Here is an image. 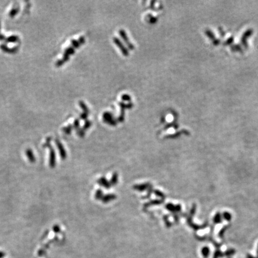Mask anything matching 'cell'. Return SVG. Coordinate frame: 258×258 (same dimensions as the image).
Instances as JSON below:
<instances>
[{"mask_svg": "<svg viewBox=\"0 0 258 258\" xmlns=\"http://www.w3.org/2000/svg\"><path fill=\"white\" fill-rule=\"evenodd\" d=\"M213 224L215 225L221 224L222 222V216L220 212H217L215 215V216L213 218Z\"/></svg>", "mask_w": 258, "mask_h": 258, "instance_id": "obj_1", "label": "cell"}, {"mask_svg": "<svg viewBox=\"0 0 258 258\" xmlns=\"http://www.w3.org/2000/svg\"><path fill=\"white\" fill-rule=\"evenodd\" d=\"M210 252V249L207 246L203 247L202 248V249H201V253H202V254H203V256H204V258H207L209 256Z\"/></svg>", "mask_w": 258, "mask_h": 258, "instance_id": "obj_2", "label": "cell"}, {"mask_svg": "<svg viewBox=\"0 0 258 258\" xmlns=\"http://www.w3.org/2000/svg\"><path fill=\"white\" fill-rule=\"evenodd\" d=\"M230 226H231L230 225H227L224 226V227L220 230V231L219 232V234H218V236H219V237L222 239V238L224 237V236L225 232H226V230H227Z\"/></svg>", "mask_w": 258, "mask_h": 258, "instance_id": "obj_3", "label": "cell"}, {"mask_svg": "<svg viewBox=\"0 0 258 258\" xmlns=\"http://www.w3.org/2000/svg\"><path fill=\"white\" fill-rule=\"evenodd\" d=\"M222 219L225 220L227 222H230L232 219V215L231 214L228 212H225L222 213Z\"/></svg>", "mask_w": 258, "mask_h": 258, "instance_id": "obj_4", "label": "cell"}, {"mask_svg": "<svg viewBox=\"0 0 258 258\" xmlns=\"http://www.w3.org/2000/svg\"><path fill=\"white\" fill-rule=\"evenodd\" d=\"M224 256H225L224 253L222 252L219 249H216V250L214 254H213V258H219V257H222Z\"/></svg>", "mask_w": 258, "mask_h": 258, "instance_id": "obj_5", "label": "cell"}, {"mask_svg": "<svg viewBox=\"0 0 258 258\" xmlns=\"http://www.w3.org/2000/svg\"><path fill=\"white\" fill-rule=\"evenodd\" d=\"M235 253H236L235 249H230L227 250L225 252H224V254H225V256H231L235 254Z\"/></svg>", "mask_w": 258, "mask_h": 258, "instance_id": "obj_6", "label": "cell"}, {"mask_svg": "<svg viewBox=\"0 0 258 258\" xmlns=\"http://www.w3.org/2000/svg\"><path fill=\"white\" fill-rule=\"evenodd\" d=\"M196 208H197L196 205H195V204H194L193 206V207H192V208H191V215L192 216L194 215V214L195 213V212H196Z\"/></svg>", "mask_w": 258, "mask_h": 258, "instance_id": "obj_7", "label": "cell"}, {"mask_svg": "<svg viewBox=\"0 0 258 258\" xmlns=\"http://www.w3.org/2000/svg\"><path fill=\"white\" fill-rule=\"evenodd\" d=\"M246 258H255V257H253L251 254H247V257Z\"/></svg>", "mask_w": 258, "mask_h": 258, "instance_id": "obj_8", "label": "cell"}, {"mask_svg": "<svg viewBox=\"0 0 258 258\" xmlns=\"http://www.w3.org/2000/svg\"><path fill=\"white\" fill-rule=\"evenodd\" d=\"M257 257H255V258H258V246H257Z\"/></svg>", "mask_w": 258, "mask_h": 258, "instance_id": "obj_9", "label": "cell"}]
</instances>
